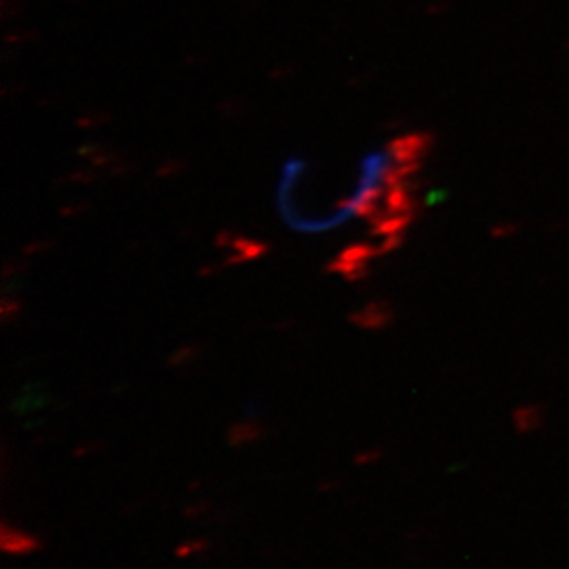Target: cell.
I'll return each mask as SVG.
<instances>
[{"mask_svg":"<svg viewBox=\"0 0 569 569\" xmlns=\"http://www.w3.org/2000/svg\"><path fill=\"white\" fill-rule=\"evenodd\" d=\"M512 422L519 432H533L542 427V411L540 407L533 403H526V406L517 407L512 413Z\"/></svg>","mask_w":569,"mask_h":569,"instance_id":"7a4b0ae2","label":"cell"},{"mask_svg":"<svg viewBox=\"0 0 569 569\" xmlns=\"http://www.w3.org/2000/svg\"><path fill=\"white\" fill-rule=\"evenodd\" d=\"M0 538H2V549L9 555H28L41 547V542L34 536H30L21 529L11 528L9 523H2Z\"/></svg>","mask_w":569,"mask_h":569,"instance_id":"6da1fadb","label":"cell"},{"mask_svg":"<svg viewBox=\"0 0 569 569\" xmlns=\"http://www.w3.org/2000/svg\"><path fill=\"white\" fill-rule=\"evenodd\" d=\"M352 319H355V323H357V326L361 327H371V329L385 327L388 323L387 305L367 306L366 310L357 312Z\"/></svg>","mask_w":569,"mask_h":569,"instance_id":"3957f363","label":"cell"}]
</instances>
